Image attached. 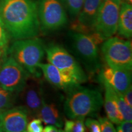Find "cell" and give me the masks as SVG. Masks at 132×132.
I'll list each match as a JSON object with an SVG mask.
<instances>
[{
  "mask_svg": "<svg viewBox=\"0 0 132 132\" xmlns=\"http://www.w3.org/2000/svg\"><path fill=\"white\" fill-rule=\"evenodd\" d=\"M0 17L15 40L36 37L40 34L37 1L0 0Z\"/></svg>",
  "mask_w": 132,
  "mask_h": 132,
  "instance_id": "cell-1",
  "label": "cell"
},
{
  "mask_svg": "<svg viewBox=\"0 0 132 132\" xmlns=\"http://www.w3.org/2000/svg\"><path fill=\"white\" fill-rule=\"evenodd\" d=\"M103 99L99 90L76 86L67 91L64 111L70 119L92 116L101 110Z\"/></svg>",
  "mask_w": 132,
  "mask_h": 132,
  "instance_id": "cell-2",
  "label": "cell"
},
{
  "mask_svg": "<svg viewBox=\"0 0 132 132\" xmlns=\"http://www.w3.org/2000/svg\"><path fill=\"white\" fill-rule=\"evenodd\" d=\"M45 53L44 42L37 37L16 40L8 50L10 56L36 78L42 74L39 65Z\"/></svg>",
  "mask_w": 132,
  "mask_h": 132,
  "instance_id": "cell-3",
  "label": "cell"
},
{
  "mask_svg": "<svg viewBox=\"0 0 132 132\" xmlns=\"http://www.w3.org/2000/svg\"><path fill=\"white\" fill-rule=\"evenodd\" d=\"M72 50L86 70L95 73L100 69V61L98 44L103 41L96 33H85L70 31L69 33Z\"/></svg>",
  "mask_w": 132,
  "mask_h": 132,
  "instance_id": "cell-4",
  "label": "cell"
},
{
  "mask_svg": "<svg viewBox=\"0 0 132 132\" xmlns=\"http://www.w3.org/2000/svg\"><path fill=\"white\" fill-rule=\"evenodd\" d=\"M37 9L40 32L44 34L59 30L68 24V14L60 0H38Z\"/></svg>",
  "mask_w": 132,
  "mask_h": 132,
  "instance_id": "cell-5",
  "label": "cell"
},
{
  "mask_svg": "<svg viewBox=\"0 0 132 132\" xmlns=\"http://www.w3.org/2000/svg\"><path fill=\"white\" fill-rule=\"evenodd\" d=\"M101 50L109 67L120 70H131L132 47L130 40L111 37L105 40Z\"/></svg>",
  "mask_w": 132,
  "mask_h": 132,
  "instance_id": "cell-6",
  "label": "cell"
},
{
  "mask_svg": "<svg viewBox=\"0 0 132 132\" xmlns=\"http://www.w3.org/2000/svg\"><path fill=\"white\" fill-rule=\"evenodd\" d=\"M45 52L49 63L73 77L79 83L87 81V75L80 63L64 48L50 44L45 47Z\"/></svg>",
  "mask_w": 132,
  "mask_h": 132,
  "instance_id": "cell-7",
  "label": "cell"
},
{
  "mask_svg": "<svg viewBox=\"0 0 132 132\" xmlns=\"http://www.w3.org/2000/svg\"><path fill=\"white\" fill-rule=\"evenodd\" d=\"M122 0H103L94 26V32L103 40L117 32Z\"/></svg>",
  "mask_w": 132,
  "mask_h": 132,
  "instance_id": "cell-8",
  "label": "cell"
},
{
  "mask_svg": "<svg viewBox=\"0 0 132 132\" xmlns=\"http://www.w3.org/2000/svg\"><path fill=\"white\" fill-rule=\"evenodd\" d=\"M30 74L11 56L6 57L0 68V87L19 94L26 86Z\"/></svg>",
  "mask_w": 132,
  "mask_h": 132,
  "instance_id": "cell-9",
  "label": "cell"
},
{
  "mask_svg": "<svg viewBox=\"0 0 132 132\" xmlns=\"http://www.w3.org/2000/svg\"><path fill=\"white\" fill-rule=\"evenodd\" d=\"M25 107H12L0 114V132H24L28 123Z\"/></svg>",
  "mask_w": 132,
  "mask_h": 132,
  "instance_id": "cell-10",
  "label": "cell"
},
{
  "mask_svg": "<svg viewBox=\"0 0 132 132\" xmlns=\"http://www.w3.org/2000/svg\"><path fill=\"white\" fill-rule=\"evenodd\" d=\"M98 78L103 85L122 94L131 86V70L114 69L106 65L100 71Z\"/></svg>",
  "mask_w": 132,
  "mask_h": 132,
  "instance_id": "cell-11",
  "label": "cell"
},
{
  "mask_svg": "<svg viewBox=\"0 0 132 132\" xmlns=\"http://www.w3.org/2000/svg\"><path fill=\"white\" fill-rule=\"evenodd\" d=\"M103 0H85L73 27L77 32H94L95 20Z\"/></svg>",
  "mask_w": 132,
  "mask_h": 132,
  "instance_id": "cell-12",
  "label": "cell"
},
{
  "mask_svg": "<svg viewBox=\"0 0 132 132\" xmlns=\"http://www.w3.org/2000/svg\"><path fill=\"white\" fill-rule=\"evenodd\" d=\"M39 67L46 80L57 88L67 92L76 86L80 85L73 77L60 70L52 64L41 62Z\"/></svg>",
  "mask_w": 132,
  "mask_h": 132,
  "instance_id": "cell-13",
  "label": "cell"
},
{
  "mask_svg": "<svg viewBox=\"0 0 132 132\" xmlns=\"http://www.w3.org/2000/svg\"><path fill=\"white\" fill-rule=\"evenodd\" d=\"M21 92H23V106L25 107L28 113L32 117L39 116L43 102L45 100L41 86L37 82H32L28 86L26 85Z\"/></svg>",
  "mask_w": 132,
  "mask_h": 132,
  "instance_id": "cell-14",
  "label": "cell"
},
{
  "mask_svg": "<svg viewBox=\"0 0 132 132\" xmlns=\"http://www.w3.org/2000/svg\"><path fill=\"white\" fill-rule=\"evenodd\" d=\"M117 32L121 37L130 39L132 36V6L122 1L119 15Z\"/></svg>",
  "mask_w": 132,
  "mask_h": 132,
  "instance_id": "cell-15",
  "label": "cell"
},
{
  "mask_svg": "<svg viewBox=\"0 0 132 132\" xmlns=\"http://www.w3.org/2000/svg\"><path fill=\"white\" fill-rule=\"evenodd\" d=\"M46 125H53L61 128L64 126V121L59 109L55 104L48 103L44 100L39 111V116Z\"/></svg>",
  "mask_w": 132,
  "mask_h": 132,
  "instance_id": "cell-16",
  "label": "cell"
},
{
  "mask_svg": "<svg viewBox=\"0 0 132 132\" xmlns=\"http://www.w3.org/2000/svg\"><path fill=\"white\" fill-rule=\"evenodd\" d=\"M104 86L105 88V96L103 103L107 118L113 123L118 125L123 121V119L119 111L117 104L110 92L109 87L105 85H104Z\"/></svg>",
  "mask_w": 132,
  "mask_h": 132,
  "instance_id": "cell-17",
  "label": "cell"
},
{
  "mask_svg": "<svg viewBox=\"0 0 132 132\" xmlns=\"http://www.w3.org/2000/svg\"><path fill=\"white\" fill-rule=\"evenodd\" d=\"M107 86V85H105ZM110 89L112 95L114 99L117 106L119 109V111L121 114L122 116L123 119V120H128L132 121V108L131 106H129L127 103L125 102L123 99L122 95L121 93L119 92L108 86H107Z\"/></svg>",
  "mask_w": 132,
  "mask_h": 132,
  "instance_id": "cell-18",
  "label": "cell"
},
{
  "mask_svg": "<svg viewBox=\"0 0 132 132\" xmlns=\"http://www.w3.org/2000/svg\"><path fill=\"white\" fill-rule=\"evenodd\" d=\"M17 94L0 87V114L13 107Z\"/></svg>",
  "mask_w": 132,
  "mask_h": 132,
  "instance_id": "cell-19",
  "label": "cell"
},
{
  "mask_svg": "<svg viewBox=\"0 0 132 132\" xmlns=\"http://www.w3.org/2000/svg\"><path fill=\"white\" fill-rule=\"evenodd\" d=\"M72 20H75L81 9L85 0H60Z\"/></svg>",
  "mask_w": 132,
  "mask_h": 132,
  "instance_id": "cell-20",
  "label": "cell"
},
{
  "mask_svg": "<svg viewBox=\"0 0 132 132\" xmlns=\"http://www.w3.org/2000/svg\"><path fill=\"white\" fill-rule=\"evenodd\" d=\"M64 131L84 132L86 131L85 118H76L66 120L64 123Z\"/></svg>",
  "mask_w": 132,
  "mask_h": 132,
  "instance_id": "cell-21",
  "label": "cell"
},
{
  "mask_svg": "<svg viewBox=\"0 0 132 132\" xmlns=\"http://www.w3.org/2000/svg\"><path fill=\"white\" fill-rule=\"evenodd\" d=\"M9 39L10 35L9 32L0 17V48L3 49L4 51L7 50Z\"/></svg>",
  "mask_w": 132,
  "mask_h": 132,
  "instance_id": "cell-22",
  "label": "cell"
},
{
  "mask_svg": "<svg viewBox=\"0 0 132 132\" xmlns=\"http://www.w3.org/2000/svg\"><path fill=\"white\" fill-rule=\"evenodd\" d=\"M98 121L100 125V129L102 132H116V129L114 126L113 123L108 118L100 117Z\"/></svg>",
  "mask_w": 132,
  "mask_h": 132,
  "instance_id": "cell-23",
  "label": "cell"
},
{
  "mask_svg": "<svg viewBox=\"0 0 132 132\" xmlns=\"http://www.w3.org/2000/svg\"><path fill=\"white\" fill-rule=\"evenodd\" d=\"M44 127L42 121L40 118H35L28 123L26 131L28 132H42Z\"/></svg>",
  "mask_w": 132,
  "mask_h": 132,
  "instance_id": "cell-24",
  "label": "cell"
},
{
  "mask_svg": "<svg viewBox=\"0 0 132 132\" xmlns=\"http://www.w3.org/2000/svg\"><path fill=\"white\" fill-rule=\"evenodd\" d=\"M85 127L91 132H101L100 125L98 120L90 118H87L85 120Z\"/></svg>",
  "mask_w": 132,
  "mask_h": 132,
  "instance_id": "cell-25",
  "label": "cell"
},
{
  "mask_svg": "<svg viewBox=\"0 0 132 132\" xmlns=\"http://www.w3.org/2000/svg\"><path fill=\"white\" fill-rule=\"evenodd\" d=\"M116 131L118 132H131L132 131V123L131 121L123 120L118 124Z\"/></svg>",
  "mask_w": 132,
  "mask_h": 132,
  "instance_id": "cell-26",
  "label": "cell"
},
{
  "mask_svg": "<svg viewBox=\"0 0 132 132\" xmlns=\"http://www.w3.org/2000/svg\"><path fill=\"white\" fill-rule=\"evenodd\" d=\"M124 100L127 103L132 107V87L131 86L128 87L124 92L122 94Z\"/></svg>",
  "mask_w": 132,
  "mask_h": 132,
  "instance_id": "cell-27",
  "label": "cell"
},
{
  "mask_svg": "<svg viewBox=\"0 0 132 132\" xmlns=\"http://www.w3.org/2000/svg\"><path fill=\"white\" fill-rule=\"evenodd\" d=\"M43 131L44 132H59V131H64L61 128H57V127L54 126L53 125H47L44 128Z\"/></svg>",
  "mask_w": 132,
  "mask_h": 132,
  "instance_id": "cell-28",
  "label": "cell"
},
{
  "mask_svg": "<svg viewBox=\"0 0 132 132\" xmlns=\"http://www.w3.org/2000/svg\"><path fill=\"white\" fill-rule=\"evenodd\" d=\"M123 2H125V3H129V4H131V3H132V0H123Z\"/></svg>",
  "mask_w": 132,
  "mask_h": 132,
  "instance_id": "cell-29",
  "label": "cell"
},
{
  "mask_svg": "<svg viewBox=\"0 0 132 132\" xmlns=\"http://www.w3.org/2000/svg\"><path fill=\"white\" fill-rule=\"evenodd\" d=\"M4 51L3 50V49H1V48H0V58H1V57L2 56V54H3V52H4Z\"/></svg>",
  "mask_w": 132,
  "mask_h": 132,
  "instance_id": "cell-30",
  "label": "cell"
},
{
  "mask_svg": "<svg viewBox=\"0 0 132 132\" xmlns=\"http://www.w3.org/2000/svg\"><path fill=\"white\" fill-rule=\"evenodd\" d=\"M0 68H1V64H0Z\"/></svg>",
  "mask_w": 132,
  "mask_h": 132,
  "instance_id": "cell-31",
  "label": "cell"
}]
</instances>
